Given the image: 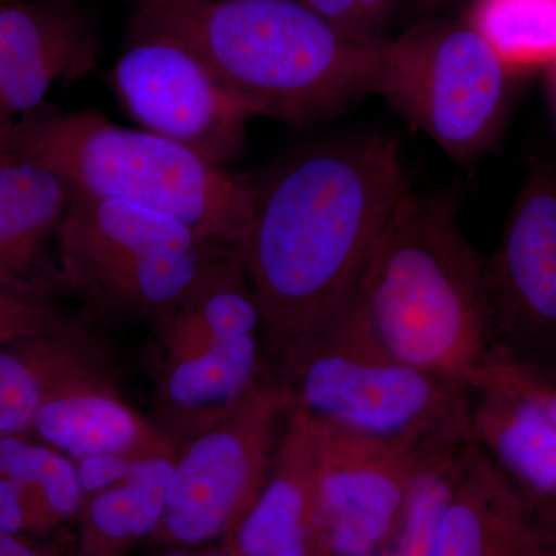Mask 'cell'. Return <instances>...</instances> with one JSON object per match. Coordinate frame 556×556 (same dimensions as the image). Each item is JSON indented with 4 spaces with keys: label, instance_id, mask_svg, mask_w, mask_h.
<instances>
[{
    "label": "cell",
    "instance_id": "obj_34",
    "mask_svg": "<svg viewBox=\"0 0 556 556\" xmlns=\"http://www.w3.org/2000/svg\"><path fill=\"white\" fill-rule=\"evenodd\" d=\"M161 556H193L188 554H167V555H161Z\"/></svg>",
    "mask_w": 556,
    "mask_h": 556
},
{
    "label": "cell",
    "instance_id": "obj_17",
    "mask_svg": "<svg viewBox=\"0 0 556 556\" xmlns=\"http://www.w3.org/2000/svg\"><path fill=\"white\" fill-rule=\"evenodd\" d=\"M70 199L72 186L56 172L16 155L0 163V289L40 295L36 273Z\"/></svg>",
    "mask_w": 556,
    "mask_h": 556
},
{
    "label": "cell",
    "instance_id": "obj_24",
    "mask_svg": "<svg viewBox=\"0 0 556 556\" xmlns=\"http://www.w3.org/2000/svg\"><path fill=\"white\" fill-rule=\"evenodd\" d=\"M346 38L380 46L397 10L399 0H302Z\"/></svg>",
    "mask_w": 556,
    "mask_h": 556
},
{
    "label": "cell",
    "instance_id": "obj_13",
    "mask_svg": "<svg viewBox=\"0 0 556 556\" xmlns=\"http://www.w3.org/2000/svg\"><path fill=\"white\" fill-rule=\"evenodd\" d=\"M98 35L75 0H21L0 5V144L38 118L58 80L89 75Z\"/></svg>",
    "mask_w": 556,
    "mask_h": 556
},
{
    "label": "cell",
    "instance_id": "obj_11",
    "mask_svg": "<svg viewBox=\"0 0 556 556\" xmlns=\"http://www.w3.org/2000/svg\"><path fill=\"white\" fill-rule=\"evenodd\" d=\"M43 397L30 433L73 460L178 455L179 445L124 401L94 343L73 324L28 339Z\"/></svg>",
    "mask_w": 556,
    "mask_h": 556
},
{
    "label": "cell",
    "instance_id": "obj_3",
    "mask_svg": "<svg viewBox=\"0 0 556 556\" xmlns=\"http://www.w3.org/2000/svg\"><path fill=\"white\" fill-rule=\"evenodd\" d=\"M482 266L455 200L409 186L354 295L397 357L475 388L503 367L486 320Z\"/></svg>",
    "mask_w": 556,
    "mask_h": 556
},
{
    "label": "cell",
    "instance_id": "obj_8",
    "mask_svg": "<svg viewBox=\"0 0 556 556\" xmlns=\"http://www.w3.org/2000/svg\"><path fill=\"white\" fill-rule=\"evenodd\" d=\"M289 413L273 371L179 447L156 541L195 546L236 532L265 485Z\"/></svg>",
    "mask_w": 556,
    "mask_h": 556
},
{
    "label": "cell",
    "instance_id": "obj_28",
    "mask_svg": "<svg viewBox=\"0 0 556 556\" xmlns=\"http://www.w3.org/2000/svg\"><path fill=\"white\" fill-rule=\"evenodd\" d=\"M0 556H68L56 547L39 543L30 535H13L0 530ZM75 556V555H73Z\"/></svg>",
    "mask_w": 556,
    "mask_h": 556
},
{
    "label": "cell",
    "instance_id": "obj_6",
    "mask_svg": "<svg viewBox=\"0 0 556 556\" xmlns=\"http://www.w3.org/2000/svg\"><path fill=\"white\" fill-rule=\"evenodd\" d=\"M230 248L148 208L72 188L54 277L104 309L153 321L178 308Z\"/></svg>",
    "mask_w": 556,
    "mask_h": 556
},
{
    "label": "cell",
    "instance_id": "obj_26",
    "mask_svg": "<svg viewBox=\"0 0 556 556\" xmlns=\"http://www.w3.org/2000/svg\"><path fill=\"white\" fill-rule=\"evenodd\" d=\"M137 463L138 460L129 457L116 455H97L76 459V473H78L84 497L129 478Z\"/></svg>",
    "mask_w": 556,
    "mask_h": 556
},
{
    "label": "cell",
    "instance_id": "obj_23",
    "mask_svg": "<svg viewBox=\"0 0 556 556\" xmlns=\"http://www.w3.org/2000/svg\"><path fill=\"white\" fill-rule=\"evenodd\" d=\"M43 388L28 339L0 343V438L30 433Z\"/></svg>",
    "mask_w": 556,
    "mask_h": 556
},
{
    "label": "cell",
    "instance_id": "obj_1",
    "mask_svg": "<svg viewBox=\"0 0 556 556\" xmlns=\"http://www.w3.org/2000/svg\"><path fill=\"white\" fill-rule=\"evenodd\" d=\"M409 186L397 142L376 131L318 142L255 182L241 251L269 368L353 294Z\"/></svg>",
    "mask_w": 556,
    "mask_h": 556
},
{
    "label": "cell",
    "instance_id": "obj_27",
    "mask_svg": "<svg viewBox=\"0 0 556 556\" xmlns=\"http://www.w3.org/2000/svg\"><path fill=\"white\" fill-rule=\"evenodd\" d=\"M0 530L13 535H30L24 493L13 479L3 473H0Z\"/></svg>",
    "mask_w": 556,
    "mask_h": 556
},
{
    "label": "cell",
    "instance_id": "obj_29",
    "mask_svg": "<svg viewBox=\"0 0 556 556\" xmlns=\"http://www.w3.org/2000/svg\"><path fill=\"white\" fill-rule=\"evenodd\" d=\"M407 2L412 13L420 21L439 16L442 11L452 9L453 5L463 2V0H407Z\"/></svg>",
    "mask_w": 556,
    "mask_h": 556
},
{
    "label": "cell",
    "instance_id": "obj_12",
    "mask_svg": "<svg viewBox=\"0 0 556 556\" xmlns=\"http://www.w3.org/2000/svg\"><path fill=\"white\" fill-rule=\"evenodd\" d=\"M300 413L316 456L324 556H375L397 540L409 489L430 464Z\"/></svg>",
    "mask_w": 556,
    "mask_h": 556
},
{
    "label": "cell",
    "instance_id": "obj_30",
    "mask_svg": "<svg viewBox=\"0 0 556 556\" xmlns=\"http://www.w3.org/2000/svg\"><path fill=\"white\" fill-rule=\"evenodd\" d=\"M541 396L544 399V404L552 420H554L556 427V383H543L540 382Z\"/></svg>",
    "mask_w": 556,
    "mask_h": 556
},
{
    "label": "cell",
    "instance_id": "obj_9",
    "mask_svg": "<svg viewBox=\"0 0 556 556\" xmlns=\"http://www.w3.org/2000/svg\"><path fill=\"white\" fill-rule=\"evenodd\" d=\"M482 292L500 364L556 383V156L527 174L484 257Z\"/></svg>",
    "mask_w": 556,
    "mask_h": 556
},
{
    "label": "cell",
    "instance_id": "obj_25",
    "mask_svg": "<svg viewBox=\"0 0 556 556\" xmlns=\"http://www.w3.org/2000/svg\"><path fill=\"white\" fill-rule=\"evenodd\" d=\"M67 324L40 295L0 289V343L36 338Z\"/></svg>",
    "mask_w": 556,
    "mask_h": 556
},
{
    "label": "cell",
    "instance_id": "obj_31",
    "mask_svg": "<svg viewBox=\"0 0 556 556\" xmlns=\"http://www.w3.org/2000/svg\"><path fill=\"white\" fill-rule=\"evenodd\" d=\"M10 156L11 153L9 152V150H7L5 148H3L2 144H0V163H2L3 160L10 159Z\"/></svg>",
    "mask_w": 556,
    "mask_h": 556
},
{
    "label": "cell",
    "instance_id": "obj_14",
    "mask_svg": "<svg viewBox=\"0 0 556 556\" xmlns=\"http://www.w3.org/2000/svg\"><path fill=\"white\" fill-rule=\"evenodd\" d=\"M226 546L229 556H324L316 456L298 409L289 408L269 477Z\"/></svg>",
    "mask_w": 556,
    "mask_h": 556
},
{
    "label": "cell",
    "instance_id": "obj_20",
    "mask_svg": "<svg viewBox=\"0 0 556 556\" xmlns=\"http://www.w3.org/2000/svg\"><path fill=\"white\" fill-rule=\"evenodd\" d=\"M0 473L21 486L31 536L78 517L84 493L75 460L60 450L24 434L0 438Z\"/></svg>",
    "mask_w": 556,
    "mask_h": 556
},
{
    "label": "cell",
    "instance_id": "obj_10",
    "mask_svg": "<svg viewBox=\"0 0 556 556\" xmlns=\"http://www.w3.org/2000/svg\"><path fill=\"white\" fill-rule=\"evenodd\" d=\"M112 80L121 108L139 129L208 163L228 167L247 144L254 113L185 40L130 28Z\"/></svg>",
    "mask_w": 556,
    "mask_h": 556
},
{
    "label": "cell",
    "instance_id": "obj_21",
    "mask_svg": "<svg viewBox=\"0 0 556 556\" xmlns=\"http://www.w3.org/2000/svg\"><path fill=\"white\" fill-rule=\"evenodd\" d=\"M467 24L514 73L556 65V0H471Z\"/></svg>",
    "mask_w": 556,
    "mask_h": 556
},
{
    "label": "cell",
    "instance_id": "obj_22",
    "mask_svg": "<svg viewBox=\"0 0 556 556\" xmlns=\"http://www.w3.org/2000/svg\"><path fill=\"white\" fill-rule=\"evenodd\" d=\"M466 450L459 455L430 464L416 475L409 489L404 521L399 530L396 552L391 556L431 555Z\"/></svg>",
    "mask_w": 556,
    "mask_h": 556
},
{
    "label": "cell",
    "instance_id": "obj_4",
    "mask_svg": "<svg viewBox=\"0 0 556 556\" xmlns=\"http://www.w3.org/2000/svg\"><path fill=\"white\" fill-rule=\"evenodd\" d=\"M270 371L289 408L387 442L420 463L459 455L475 439L470 388L397 357L354 291Z\"/></svg>",
    "mask_w": 556,
    "mask_h": 556
},
{
    "label": "cell",
    "instance_id": "obj_15",
    "mask_svg": "<svg viewBox=\"0 0 556 556\" xmlns=\"http://www.w3.org/2000/svg\"><path fill=\"white\" fill-rule=\"evenodd\" d=\"M473 437L522 489L556 496V427L540 382L497 368L471 388Z\"/></svg>",
    "mask_w": 556,
    "mask_h": 556
},
{
    "label": "cell",
    "instance_id": "obj_2",
    "mask_svg": "<svg viewBox=\"0 0 556 556\" xmlns=\"http://www.w3.org/2000/svg\"><path fill=\"white\" fill-rule=\"evenodd\" d=\"M130 28L185 40L255 118L309 126L378 90L383 43L346 38L302 0H139Z\"/></svg>",
    "mask_w": 556,
    "mask_h": 556
},
{
    "label": "cell",
    "instance_id": "obj_5",
    "mask_svg": "<svg viewBox=\"0 0 556 556\" xmlns=\"http://www.w3.org/2000/svg\"><path fill=\"white\" fill-rule=\"evenodd\" d=\"M5 148L56 172L73 189L156 212L223 247L243 249L247 241L255 181L97 110L33 118Z\"/></svg>",
    "mask_w": 556,
    "mask_h": 556
},
{
    "label": "cell",
    "instance_id": "obj_19",
    "mask_svg": "<svg viewBox=\"0 0 556 556\" xmlns=\"http://www.w3.org/2000/svg\"><path fill=\"white\" fill-rule=\"evenodd\" d=\"M177 456L138 460L129 478L84 497L75 556H124L155 535Z\"/></svg>",
    "mask_w": 556,
    "mask_h": 556
},
{
    "label": "cell",
    "instance_id": "obj_16",
    "mask_svg": "<svg viewBox=\"0 0 556 556\" xmlns=\"http://www.w3.org/2000/svg\"><path fill=\"white\" fill-rule=\"evenodd\" d=\"M270 371L262 334L229 336L185 361L161 364L160 428L181 447L214 426Z\"/></svg>",
    "mask_w": 556,
    "mask_h": 556
},
{
    "label": "cell",
    "instance_id": "obj_33",
    "mask_svg": "<svg viewBox=\"0 0 556 556\" xmlns=\"http://www.w3.org/2000/svg\"><path fill=\"white\" fill-rule=\"evenodd\" d=\"M554 73H555V75H554V90H555V98H556V65L554 67Z\"/></svg>",
    "mask_w": 556,
    "mask_h": 556
},
{
    "label": "cell",
    "instance_id": "obj_18",
    "mask_svg": "<svg viewBox=\"0 0 556 556\" xmlns=\"http://www.w3.org/2000/svg\"><path fill=\"white\" fill-rule=\"evenodd\" d=\"M519 485L473 439L430 556H517Z\"/></svg>",
    "mask_w": 556,
    "mask_h": 556
},
{
    "label": "cell",
    "instance_id": "obj_32",
    "mask_svg": "<svg viewBox=\"0 0 556 556\" xmlns=\"http://www.w3.org/2000/svg\"><path fill=\"white\" fill-rule=\"evenodd\" d=\"M21 2V0H0V5H5V3Z\"/></svg>",
    "mask_w": 556,
    "mask_h": 556
},
{
    "label": "cell",
    "instance_id": "obj_7",
    "mask_svg": "<svg viewBox=\"0 0 556 556\" xmlns=\"http://www.w3.org/2000/svg\"><path fill=\"white\" fill-rule=\"evenodd\" d=\"M510 72L466 20H420L382 46L378 90L459 163L484 155L506 113Z\"/></svg>",
    "mask_w": 556,
    "mask_h": 556
}]
</instances>
